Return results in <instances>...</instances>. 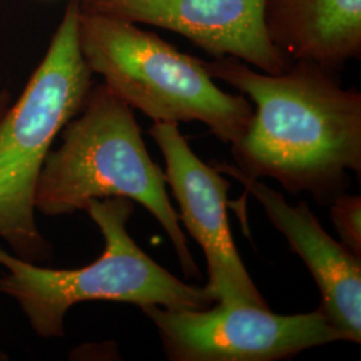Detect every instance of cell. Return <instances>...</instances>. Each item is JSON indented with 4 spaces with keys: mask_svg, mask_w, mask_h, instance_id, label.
I'll return each instance as SVG.
<instances>
[{
    "mask_svg": "<svg viewBox=\"0 0 361 361\" xmlns=\"http://www.w3.org/2000/svg\"><path fill=\"white\" fill-rule=\"evenodd\" d=\"M213 79L255 104L244 138L232 147L235 166L252 178L277 180L288 193L329 205L361 173V94L335 73L292 62L267 74L232 58L204 61Z\"/></svg>",
    "mask_w": 361,
    "mask_h": 361,
    "instance_id": "cell-1",
    "label": "cell"
},
{
    "mask_svg": "<svg viewBox=\"0 0 361 361\" xmlns=\"http://www.w3.org/2000/svg\"><path fill=\"white\" fill-rule=\"evenodd\" d=\"M62 131L61 146L50 150L42 169L35 209L56 217L85 210L91 200L129 198L161 224L185 276L201 277L170 202L165 173L150 158L129 104L98 85Z\"/></svg>",
    "mask_w": 361,
    "mask_h": 361,
    "instance_id": "cell-2",
    "label": "cell"
},
{
    "mask_svg": "<svg viewBox=\"0 0 361 361\" xmlns=\"http://www.w3.org/2000/svg\"><path fill=\"white\" fill-rule=\"evenodd\" d=\"M99 228L104 250L86 267L49 269L0 247V293L13 298L39 337L65 335L71 307L89 301L207 310L216 302L207 286L186 284L147 256L128 232L134 213L129 198L91 200L85 209Z\"/></svg>",
    "mask_w": 361,
    "mask_h": 361,
    "instance_id": "cell-3",
    "label": "cell"
},
{
    "mask_svg": "<svg viewBox=\"0 0 361 361\" xmlns=\"http://www.w3.org/2000/svg\"><path fill=\"white\" fill-rule=\"evenodd\" d=\"M79 44L92 74L154 122H201L231 146L249 129L253 104L244 94L221 90L202 59L137 23L80 10Z\"/></svg>",
    "mask_w": 361,
    "mask_h": 361,
    "instance_id": "cell-4",
    "label": "cell"
},
{
    "mask_svg": "<svg viewBox=\"0 0 361 361\" xmlns=\"http://www.w3.org/2000/svg\"><path fill=\"white\" fill-rule=\"evenodd\" d=\"M79 0H70L44 58L0 118V238L35 262L50 253L35 219V194L56 135L82 110L92 71L79 44Z\"/></svg>",
    "mask_w": 361,
    "mask_h": 361,
    "instance_id": "cell-5",
    "label": "cell"
},
{
    "mask_svg": "<svg viewBox=\"0 0 361 361\" xmlns=\"http://www.w3.org/2000/svg\"><path fill=\"white\" fill-rule=\"evenodd\" d=\"M171 361H277L344 341L320 310L281 316L255 305L207 310L141 308Z\"/></svg>",
    "mask_w": 361,
    "mask_h": 361,
    "instance_id": "cell-6",
    "label": "cell"
},
{
    "mask_svg": "<svg viewBox=\"0 0 361 361\" xmlns=\"http://www.w3.org/2000/svg\"><path fill=\"white\" fill-rule=\"evenodd\" d=\"M149 134L165 158V180L180 207L178 219L207 258V290L224 305L269 308L233 241L228 219L231 183L194 153L178 123L154 122Z\"/></svg>",
    "mask_w": 361,
    "mask_h": 361,
    "instance_id": "cell-7",
    "label": "cell"
},
{
    "mask_svg": "<svg viewBox=\"0 0 361 361\" xmlns=\"http://www.w3.org/2000/svg\"><path fill=\"white\" fill-rule=\"evenodd\" d=\"M79 7L168 30L213 58H237L267 74L292 63L265 32L264 0H79Z\"/></svg>",
    "mask_w": 361,
    "mask_h": 361,
    "instance_id": "cell-8",
    "label": "cell"
},
{
    "mask_svg": "<svg viewBox=\"0 0 361 361\" xmlns=\"http://www.w3.org/2000/svg\"><path fill=\"white\" fill-rule=\"evenodd\" d=\"M213 166L221 174L232 176L257 200L316 281L322 295L319 310L344 341L360 344L361 257L324 231L307 202L292 207L283 194L246 176L235 165L219 162Z\"/></svg>",
    "mask_w": 361,
    "mask_h": 361,
    "instance_id": "cell-9",
    "label": "cell"
},
{
    "mask_svg": "<svg viewBox=\"0 0 361 361\" xmlns=\"http://www.w3.org/2000/svg\"><path fill=\"white\" fill-rule=\"evenodd\" d=\"M262 20L290 62L336 73L361 56V0H264Z\"/></svg>",
    "mask_w": 361,
    "mask_h": 361,
    "instance_id": "cell-10",
    "label": "cell"
},
{
    "mask_svg": "<svg viewBox=\"0 0 361 361\" xmlns=\"http://www.w3.org/2000/svg\"><path fill=\"white\" fill-rule=\"evenodd\" d=\"M340 243L361 257V197L343 193L329 204Z\"/></svg>",
    "mask_w": 361,
    "mask_h": 361,
    "instance_id": "cell-11",
    "label": "cell"
},
{
    "mask_svg": "<svg viewBox=\"0 0 361 361\" xmlns=\"http://www.w3.org/2000/svg\"><path fill=\"white\" fill-rule=\"evenodd\" d=\"M3 114H4V99H3V97L0 95V118H1Z\"/></svg>",
    "mask_w": 361,
    "mask_h": 361,
    "instance_id": "cell-12",
    "label": "cell"
}]
</instances>
